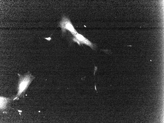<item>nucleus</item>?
<instances>
[{
	"label": "nucleus",
	"instance_id": "f257e3e1",
	"mask_svg": "<svg viewBox=\"0 0 164 123\" xmlns=\"http://www.w3.org/2000/svg\"><path fill=\"white\" fill-rule=\"evenodd\" d=\"M19 77L17 93L13 100H18L20 97H24V94L30 84L35 78L29 71L24 75L17 74Z\"/></svg>",
	"mask_w": 164,
	"mask_h": 123
},
{
	"label": "nucleus",
	"instance_id": "f03ea898",
	"mask_svg": "<svg viewBox=\"0 0 164 123\" xmlns=\"http://www.w3.org/2000/svg\"><path fill=\"white\" fill-rule=\"evenodd\" d=\"M58 26L61 28L63 34L65 33L67 30L68 31L73 35L78 33L70 19L65 15L62 16L59 23Z\"/></svg>",
	"mask_w": 164,
	"mask_h": 123
},
{
	"label": "nucleus",
	"instance_id": "7ed1b4c3",
	"mask_svg": "<svg viewBox=\"0 0 164 123\" xmlns=\"http://www.w3.org/2000/svg\"><path fill=\"white\" fill-rule=\"evenodd\" d=\"M73 41L77 43L79 45L84 44L89 46L92 49H94L96 45L93 44L83 35L78 32L73 35Z\"/></svg>",
	"mask_w": 164,
	"mask_h": 123
},
{
	"label": "nucleus",
	"instance_id": "20e7f679",
	"mask_svg": "<svg viewBox=\"0 0 164 123\" xmlns=\"http://www.w3.org/2000/svg\"><path fill=\"white\" fill-rule=\"evenodd\" d=\"M9 100V99L2 97H0V108L1 109H4L5 108Z\"/></svg>",
	"mask_w": 164,
	"mask_h": 123
},
{
	"label": "nucleus",
	"instance_id": "39448f33",
	"mask_svg": "<svg viewBox=\"0 0 164 123\" xmlns=\"http://www.w3.org/2000/svg\"><path fill=\"white\" fill-rule=\"evenodd\" d=\"M44 38L46 39L48 41H50L51 40V38L50 37H49L47 38Z\"/></svg>",
	"mask_w": 164,
	"mask_h": 123
}]
</instances>
